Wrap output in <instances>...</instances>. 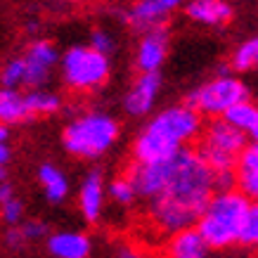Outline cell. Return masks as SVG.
<instances>
[{
  "label": "cell",
  "mask_w": 258,
  "mask_h": 258,
  "mask_svg": "<svg viewBox=\"0 0 258 258\" xmlns=\"http://www.w3.org/2000/svg\"><path fill=\"white\" fill-rule=\"evenodd\" d=\"M216 192V173L204 164L197 149L185 147L175 154L173 175L166 189L147 202V218L168 237L197 227Z\"/></svg>",
  "instance_id": "cell-1"
},
{
  "label": "cell",
  "mask_w": 258,
  "mask_h": 258,
  "mask_svg": "<svg viewBox=\"0 0 258 258\" xmlns=\"http://www.w3.org/2000/svg\"><path fill=\"white\" fill-rule=\"evenodd\" d=\"M249 211L251 199L239 189L216 192L197 223V230L211 249H227L242 242Z\"/></svg>",
  "instance_id": "cell-2"
},
{
  "label": "cell",
  "mask_w": 258,
  "mask_h": 258,
  "mask_svg": "<svg viewBox=\"0 0 258 258\" xmlns=\"http://www.w3.org/2000/svg\"><path fill=\"white\" fill-rule=\"evenodd\" d=\"M118 140V121L102 111H86L71 118L62 133L64 149L79 159L102 157Z\"/></svg>",
  "instance_id": "cell-3"
},
{
  "label": "cell",
  "mask_w": 258,
  "mask_h": 258,
  "mask_svg": "<svg viewBox=\"0 0 258 258\" xmlns=\"http://www.w3.org/2000/svg\"><path fill=\"white\" fill-rule=\"evenodd\" d=\"M246 147H249V135L237 131L225 118H213L204 128L197 152L204 159V164L216 175H220V173H237L239 157Z\"/></svg>",
  "instance_id": "cell-4"
},
{
  "label": "cell",
  "mask_w": 258,
  "mask_h": 258,
  "mask_svg": "<svg viewBox=\"0 0 258 258\" xmlns=\"http://www.w3.org/2000/svg\"><path fill=\"white\" fill-rule=\"evenodd\" d=\"M62 79L76 93H93L109 79V57L90 45H74L62 55Z\"/></svg>",
  "instance_id": "cell-5"
},
{
  "label": "cell",
  "mask_w": 258,
  "mask_h": 258,
  "mask_svg": "<svg viewBox=\"0 0 258 258\" xmlns=\"http://www.w3.org/2000/svg\"><path fill=\"white\" fill-rule=\"evenodd\" d=\"M246 100H249V88L242 79H237L232 74H218L209 83L189 90L185 97V104L199 114L223 118L235 104Z\"/></svg>",
  "instance_id": "cell-6"
},
{
  "label": "cell",
  "mask_w": 258,
  "mask_h": 258,
  "mask_svg": "<svg viewBox=\"0 0 258 258\" xmlns=\"http://www.w3.org/2000/svg\"><path fill=\"white\" fill-rule=\"evenodd\" d=\"M149 131L161 135L166 142L175 145L178 149H185L187 142L202 138L204 133V121L202 114L195 111L187 104H175V107H166L147 123Z\"/></svg>",
  "instance_id": "cell-7"
},
{
  "label": "cell",
  "mask_w": 258,
  "mask_h": 258,
  "mask_svg": "<svg viewBox=\"0 0 258 258\" xmlns=\"http://www.w3.org/2000/svg\"><path fill=\"white\" fill-rule=\"evenodd\" d=\"M173 166H175V157L168 161H157V164H133L128 166V175L138 189V197H145L147 202H152L154 197H159L166 189L168 180L173 175Z\"/></svg>",
  "instance_id": "cell-8"
},
{
  "label": "cell",
  "mask_w": 258,
  "mask_h": 258,
  "mask_svg": "<svg viewBox=\"0 0 258 258\" xmlns=\"http://www.w3.org/2000/svg\"><path fill=\"white\" fill-rule=\"evenodd\" d=\"M24 62H26V86L29 90H43V86L50 79V71L57 62H62L57 55V47L45 38L33 40L24 52Z\"/></svg>",
  "instance_id": "cell-9"
},
{
  "label": "cell",
  "mask_w": 258,
  "mask_h": 258,
  "mask_svg": "<svg viewBox=\"0 0 258 258\" xmlns=\"http://www.w3.org/2000/svg\"><path fill=\"white\" fill-rule=\"evenodd\" d=\"M175 8H180L178 0H140L125 12L123 19L135 31L149 33L157 31V29H164L166 19L175 12Z\"/></svg>",
  "instance_id": "cell-10"
},
{
  "label": "cell",
  "mask_w": 258,
  "mask_h": 258,
  "mask_svg": "<svg viewBox=\"0 0 258 258\" xmlns=\"http://www.w3.org/2000/svg\"><path fill=\"white\" fill-rule=\"evenodd\" d=\"M168 55V31L157 29V31L142 33L138 52H135V64L142 74H159L161 64Z\"/></svg>",
  "instance_id": "cell-11"
},
{
  "label": "cell",
  "mask_w": 258,
  "mask_h": 258,
  "mask_svg": "<svg viewBox=\"0 0 258 258\" xmlns=\"http://www.w3.org/2000/svg\"><path fill=\"white\" fill-rule=\"evenodd\" d=\"M161 90V76L159 74H140V79L133 83V88L128 90L123 100V107L131 116H147L154 102H157V95Z\"/></svg>",
  "instance_id": "cell-12"
},
{
  "label": "cell",
  "mask_w": 258,
  "mask_h": 258,
  "mask_svg": "<svg viewBox=\"0 0 258 258\" xmlns=\"http://www.w3.org/2000/svg\"><path fill=\"white\" fill-rule=\"evenodd\" d=\"M79 209L88 223H97L104 209V178L100 171L86 173L79 189Z\"/></svg>",
  "instance_id": "cell-13"
},
{
  "label": "cell",
  "mask_w": 258,
  "mask_h": 258,
  "mask_svg": "<svg viewBox=\"0 0 258 258\" xmlns=\"http://www.w3.org/2000/svg\"><path fill=\"white\" fill-rule=\"evenodd\" d=\"M209 244L199 235L197 227L175 232L166 239L164 244V258H206L209 256Z\"/></svg>",
  "instance_id": "cell-14"
},
{
  "label": "cell",
  "mask_w": 258,
  "mask_h": 258,
  "mask_svg": "<svg viewBox=\"0 0 258 258\" xmlns=\"http://www.w3.org/2000/svg\"><path fill=\"white\" fill-rule=\"evenodd\" d=\"M47 251L55 258H88L90 256V237L76 230H59L47 235Z\"/></svg>",
  "instance_id": "cell-15"
},
{
  "label": "cell",
  "mask_w": 258,
  "mask_h": 258,
  "mask_svg": "<svg viewBox=\"0 0 258 258\" xmlns=\"http://www.w3.org/2000/svg\"><path fill=\"white\" fill-rule=\"evenodd\" d=\"M185 12L192 22L209 24V26H223L235 15L232 5L223 3V0H192L185 8Z\"/></svg>",
  "instance_id": "cell-16"
},
{
  "label": "cell",
  "mask_w": 258,
  "mask_h": 258,
  "mask_svg": "<svg viewBox=\"0 0 258 258\" xmlns=\"http://www.w3.org/2000/svg\"><path fill=\"white\" fill-rule=\"evenodd\" d=\"M237 189L246 195L251 202H258V145L244 149L237 164Z\"/></svg>",
  "instance_id": "cell-17"
},
{
  "label": "cell",
  "mask_w": 258,
  "mask_h": 258,
  "mask_svg": "<svg viewBox=\"0 0 258 258\" xmlns=\"http://www.w3.org/2000/svg\"><path fill=\"white\" fill-rule=\"evenodd\" d=\"M31 116L33 114L29 109L26 93L0 86V123L3 125L24 123V121H29Z\"/></svg>",
  "instance_id": "cell-18"
},
{
  "label": "cell",
  "mask_w": 258,
  "mask_h": 258,
  "mask_svg": "<svg viewBox=\"0 0 258 258\" xmlns=\"http://www.w3.org/2000/svg\"><path fill=\"white\" fill-rule=\"evenodd\" d=\"M38 182H40V187H43V192H45L47 202H52V204L64 202L67 195H69V180H67V175H64L55 164H43L40 166L38 168Z\"/></svg>",
  "instance_id": "cell-19"
},
{
  "label": "cell",
  "mask_w": 258,
  "mask_h": 258,
  "mask_svg": "<svg viewBox=\"0 0 258 258\" xmlns=\"http://www.w3.org/2000/svg\"><path fill=\"white\" fill-rule=\"evenodd\" d=\"M45 235H50V232H47V225L43 220H24L15 227H8L5 244L10 249H24V246H29L31 242H36V239Z\"/></svg>",
  "instance_id": "cell-20"
},
{
  "label": "cell",
  "mask_w": 258,
  "mask_h": 258,
  "mask_svg": "<svg viewBox=\"0 0 258 258\" xmlns=\"http://www.w3.org/2000/svg\"><path fill=\"white\" fill-rule=\"evenodd\" d=\"M230 125H235L237 131H242V133L249 135L251 133V128L256 125L258 121V107L253 104V102H239V104H235L232 109L227 111L225 116H223Z\"/></svg>",
  "instance_id": "cell-21"
},
{
  "label": "cell",
  "mask_w": 258,
  "mask_h": 258,
  "mask_svg": "<svg viewBox=\"0 0 258 258\" xmlns=\"http://www.w3.org/2000/svg\"><path fill=\"white\" fill-rule=\"evenodd\" d=\"M26 102H29V109H31L33 116L55 114L62 107V97L57 93H50V90H29L26 93Z\"/></svg>",
  "instance_id": "cell-22"
},
{
  "label": "cell",
  "mask_w": 258,
  "mask_h": 258,
  "mask_svg": "<svg viewBox=\"0 0 258 258\" xmlns=\"http://www.w3.org/2000/svg\"><path fill=\"white\" fill-rule=\"evenodd\" d=\"M230 67L235 71H251L258 69V36L244 40L242 45L232 52V59H230Z\"/></svg>",
  "instance_id": "cell-23"
},
{
  "label": "cell",
  "mask_w": 258,
  "mask_h": 258,
  "mask_svg": "<svg viewBox=\"0 0 258 258\" xmlns=\"http://www.w3.org/2000/svg\"><path fill=\"white\" fill-rule=\"evenodd\" d=\"M0 86L12 88V90H19V88L26 86V62H24V57H12V59L3 64Z\"/></svg>",
  "instance_id": "cell-24"
},
{
  "label": "cell",
  "mask_w": 258,
  "mask_h": 258,
  "mask_svg": "<svg viewBox=\"0 0 258 258\" xmlns=\"http://www.w3.org/2000/svg\"><path fill=\"white\" fill-rule=\"evenodd\" d=\"M109 197L121 206H131L138 199V189L128 178H116L109 182Z\"/></svg>",
  "instance_id": "cell-25"
},
{
  "label": "cell",
  "mask_w": 258,
  "mask_h": 258,
  "mask_svg": "<svg viewBox=\"0 0 258 258\" xmlns=\"http://www.w3.org/2000/svg\"><path fill=\"white\" fill-rule=\"evenodd\" d=\"M0 218L8 227H15L19 223H24V204L19 197H10L5 202L0 204Z\"/></svg>",
  "instance_id": "cell-26"
},
{
  "label": "cell",
  "mask_w": 258,
  "mask_h": 258,
  "mask_svg": "<svg viewBox=\"0 0 258 258\" xmlns=\"http://www.w3.org/2000/svg\"><path fill=\"white\" fill-rule=\"evenodd\" d=\"M244 246H258V202H251V211L246 218V227H244L242 242Z\"/></svg>",
  "instance_id": "cell-27"
},
{
  "label": "cell",
  "mask_w": 258,
  "mask_h": 258,
  "mask_svg": "<svg viewBox=\"0 0 258 258\" xmlns=\"http://www.w3.org/2000/svg\"><path fill=\"white\" fill-rule=\"evenodd\" d=\"M90 47L102 52V55H109L111 50H114V36L109 31H104V29H95L90 33Z\"/></svg>",
  "instance_id": "cell-28"
},
{
  "label": "cell",
  "mask_w": 258,
  "mask_h": 258,
  "mask_svg": "<svg viewBox=\"0 0 258 258\" xmlns=\"http://www.w3.org/2000/svg\"><path fill=\"white\" fill-rule=\"evenodd\" d=\"M118 258H145L140 251H135L133 246H121L118 249Z\"/></svg>",
  "instance_id": "cell-29"
},
{
  "label": "cell",
  "mask_w": 258,
  "mask_h": 258,
  "mask_svg": "<svg viewBox=\"0 0 258 258\" xmlns=\"http://www.w3.org/2000/svg\"><path fill=\"white\" fill-rule=\"evenodd\" d=\"M10 147H8V142H0V168H5V164L10 161Z\"/></svg>",
  "instance_id": "cell-30"
},
{
  "label": "cell",
  "mask_w": 258,
  "mask_h": 258,
  "mask_svg": "<svg viewBox=\"0 0 258 258\" xmlns=\"http://www.w3.org/2000/svg\"><path fill=\"white\" fill-rule=\"evenodd\" d=\"M12 197V187H10L8 182H0V204L5 202V199H10Z\"/></svg>",
  "instance_id": "cell-31"
},
{
  "label": "cell",
  "mask_w": 258,
  "mask_h": 258,
  "mask_svg": "<svg viewBox=\"0 0 258 258\" xmlns=\"http://www.w3.org/2000/svg\"><path fill=\"white\" fill-rule=\"evenodd\" d=\"M8 138H10V125L0 123V142H8Z\"/></svg>",
  "instance_id": "cell-32"
},
{
  "label": "cell",
  "mask_w": 258,
  "mask_h": 258,
  "mask_svg": "<svg viewBox=\"0 0 258 258\" xmlns=\"http://www.w3.org/2000/svg\"><path fill=\"white\" fill-rule=\"evenodd\" d=\"M249 140H251V145H258V121H256V125L251 128V133H249Z\"/></svg>",
  "instance_id": "cell-33"
},
{
  "label": "cell",
  "mask_w": 258,
  "mask_h": 258,
  "mask_svg": "<svg viewBox=\"0 0 258 258\" xmlns=\"http://www.w3.org/2000/svg\"><path fill=\"white\" fill-rule=\"evenodd\" d=\"M0 182H5V171L0 168Z\"/></svg>",
  "instance_id": "cell-34"
}]
</instances>
